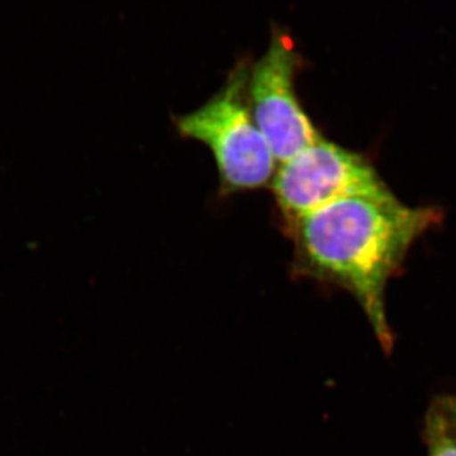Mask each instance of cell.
<instances>
[{
	"mask_svg": "<svg viewBox=\"0 0 456 456\" xmlns=\"http://www.w3.org/2000/svg\"><path fill=\"white\" fill-rule=\"evenodd\" d=\"M440 218L434 207L407 206L392 191L329 204L290 226L297 274L353 294L389 351L387 284L412 245Z\"/></svg>",
	"mask_w": 456,
	"mask_h": 456,
	"instance_id": "6da1fadb",
	"label": "cell"
},
{
	"mask_svg": "<svg viewBox=\"0 0 456 456\" xmlns=\"http://www.w3.org/2000/svg\"><path fill=\"white\" fill-rule=\"evenodd\" d=\"M248 62H240L220 92L175 121L183 137L211 150L222 188L228 193L264 187L272 183L278 167L248 108Z\"/></svg>",
	"mask_w": 456,
	"mask_h": 456,
	"instance_id": "7a4b0ae2",
	"label": "cell"
},
{
	"mask_svg": "<svg viewBox=\"0 0 456 456\" xmlns=\"http://www.w3.org/2000/svg\"><path fill=\"white\" fill-rule=\"evenodd\" d=\"M270 184L290 226L338 200L391 191L364 156L323 137L279 164Z\"/></svg>",
	"mask_w": 456,
	"mask_h": 456,
	"instance_id": "3957f363",
	"label": "cell"
},
{
	"mask_svg": "<svg viewBox=\"0 0 456 456\" xmlns=\"http://www.w3.org/2000/svg\"><path fill=\"white\" fill-rule=\"evenodd\" d=\"M298 66L292 38L277 31L248 71V108L278 165L322 139L297 94Z\"/></svg>",
	"mask_w": 456,
	"mask_h": 456,
	"instance_id": "277c9868",
	"label": "cell"
},
{
	"mask_svg": "<svg viewBox=\"0 0 456 456\" xmlns=\"http://www.w3.org/2000/svg\"><path fill=\"white\" fill-rule=\"evenodd\" d=\"M426 443L428 456H456V439L436 406L426 417Z\"/></svg>",
	"mask_w": 456,
	"mask_h": 456,
	"instance_id": "5b68a950",
	"label": "cell"
},
{
	"mask_svg": "<svg viewBox=\"0 0 456 456\" xmlns=\"http://www.w3.org/2000/svg\"><path fill=\"white\" fill-rule=\"evenodd\" d=\"M435 406L440 411L441 415L445 419L450 431L452 432L456 439V397H444L436 402Z\"/></svg>",
	"mask_w": 456,
	"mask_h": 456,
	"instance_id": "8992f818",
	"label": "cell"
}]
</instances>
